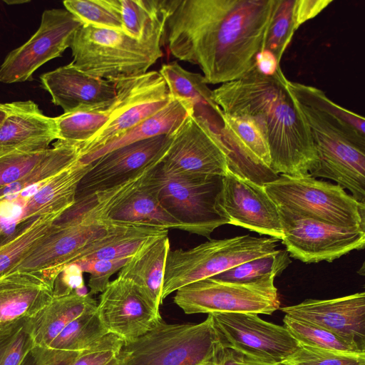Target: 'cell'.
I'll return each mask as SVG.
<instances>
[{"mask_svg": "<svg viewBox=\"0 0 365 365\" xmlns=\"http://www.w3.org/2000/svg\"><path fill=\"white\" fill-rule=\"evenodd\" d=\"M96 308L84 312L71 322L48 346L60 350L81 351L101 341L109 332L101 322Z\"/></svg>", "mask_w": 365, "mask_h": 365, "instance_id": "d6a6232c", "label": "cell"}, {"mask_svg": "<svg viewBox=\"0 0 365 365\" xmlns=\"http://www.w3.org/2000/svg\"><path fill=\"white\" fill-rule=\"evenodd\" d=\"M53 298V287L38 272L17 270L1 277L0 325L33 317Z\"/></svg>", "mask_w": 365, "mask_h": 365, "instance_id": "cb8c5ba5", "label": "cell"}, {"mask_svg": "<svg viewBox=\"0 0 365 365\" xmlns=\"http://www.w3.org/2000/svg\"><path fill=\"white\" fill-rule=\"evenodd\" d=\"M1 230H0V235H1Z\"/></svg>", "mask_w": 365, "mask_h": 365, "instance_id": "f5cc1de1", "label": "cell"}, {"mask_svg": "<svg viewBox=\"0 0 365 365\" xmlns=\"http://www.w3.org/2000/svg\"><path fill=\"white\" fill-rule=\"evenodd\" d=\"M165 19V9L163 18L140 38L118 30L83 25L70 46L71 63L88 74L113 83L144 74L163 55Z\"/></svg>", "mask_w": 365, "mask_h": 365, "instance_id": "277c9868", "label": "cell"}, {"mask_svg": "<svg viewBox=\"0 0 365 365\" xmlns=\"http://www.w3.org/2000/svg\"><path fill=\"white\" fill-rule=\"evenodd\" d=\"M106 365H120V363L115 356V357L110 361Z\"/></svg>", "mask_w": 365, "mask_h": 365, "instance_id": "816d5d0a", "label": "cell"}, {"mask_svg": "<svg viewBox=\"0 0 365 365\" xmlns=\"http://www.w3.org/2000/svg\"><path fill=\"white\" fill-rule=\"evenodd\" d=\"M173 135H158L133 143L96 159L81 180L76 199L120 185L158 164Z\"/></svg>", "mask_w": 365, "mask_h": 365, "instance_id": "2e32d148", "label": "cell"}, {"mask_svg": "<svg viewBox=\"0 0 365 365\" xmlns=\"http://www.w3.org/2000/svg\"><path fill=\"white\" fill-rule=\"evenodd\" d=\"M40 79L63 113L103 106L116 98L115 83L88 74L72 63L43 73Z\"/></svg>", "mask_w": 365, "mask_h": 365, "instance_id": "7402d4cb", "label": "cell"}, {"mask_svg": "<svg viewBox=\"0 0 365 365\" xmlns=\"http://www.w3.org/2000/svg\"><path fill=\"white\" fill-rule=\"evenodd\" d=\"M296 0H275L268 26L264 50L269 51L280 64L282 57L298 29L294 16Z\"/></svg>", "mask_w": 365, "mask_h": 365, "instance_id": "8d00e7d4", "label": "cell"}, {"mask_svg": "<svg viewBox=\"0 0 365 365\" xmlns=\"http://www.w3.org/2000/svg\"><path fill=\"white\" fill-rule=\"evenodd\" d=\"M123 344L120 337L108 333L96 344L81 351L72 365H106L115 357Z\"/></svg>", "mask_w": 365, "mask_h": 365, "instance_id": "7bdbcfd3", "label": "cell"}, {"mask_svg": "<svg viewBox=\"0 0 365 365\" xmlns=\"http://www.w3.org/2000/svg\"><path fill=\"white\" fill-rule=\"evenodd\" d=\"M157 165L116 203L100 215L98 220L112 224L182 230V225L165 210L159 200L155 176Z\"/></svg>", "mask_w": 365, "mask_h": 365, "instance_id": "603a6c76", "label": "cell"}, {"mask_svg": "<svg viewBox=\"0 0 365 365\" xmlns=\"http://www.w3.org/2000/svg\"><path fill=\"white\" fill-rule=\"evenodd\" d=\"M80 145L57 140L48 155L19 180L0 188V200L14 196L48 180L76 163L80 158Z\"/></svg>", "mask_w": 365, "mask_h": 365, "instance_id": "f546056e", "label": "cell"}, {"mask_svg": "<svg viewBox=\"0 0 365 365\" xmlns=\"http://www.w3.org/2000/svg\"><path fill=\"white\" fill-rule=\"evenodd\" d=\"M123 31L140 38L165 15L164 0H119Z\"/></svg>", "mask_w": 365, "mask_h": 365, "instance_id": "e575fe53", "label": "cell"}, {"mask_svg": "<svg viewBox=\"0 0 365 365\" xmlns=\"http://www.w3.org/2000/svg\"><path fill=\"white\" fill-rule=\"evenodd\" d=\"M244 359H245V365H283L281 363L280 364H274L260 363V362H257V361H252L250 359H247L245 357H244Z\"/></svg>", "mask_w": 365, "mask_h": 365, "instance_id": "f907efd6", "label": "cell"}, {"mask_svg": "<svg viewBox=\"0 0 365 365\" xmlns=\"http://www.w3.org/2000/svg\"><path fill=\"white\" fill-rule=\"evenodd\" d=\"M63 4L83 25L123 31L119 0H66Z\"/></svg>", "mask_w": 365, "mask_h": 365, "instance_id": "836d02e7", "label": "cell"}, {"mask_svg": "<svg viewBox=\"0 0 365 365\" xmlns=\"http://www.w3.org/2000/svg\"><path fill=\"white\" fill-rule=\"evenodd\" d=\"M264 187L277 206L331 225L365 229V204L356 201L339 185L310 175H280Z\"/></svg>", "mask_w": 365, "mask_h": 365, "instance_id": "52a82bcc", "label": "cell"}, {"mask_svg": "<svg viewBox=\"0 0 365 365\" xmlns=\"http://www.w3.org/2000/svg\"><path fill=\"white\" fill-rule=\"evenodd\" d=\"M277 208L282 243L294 259L305 263L331 262L352 250L364 247L365 229L336 226L284 207Z\"/></svg>", "mask_w": 365, "mask_h": 365, "instance_id": "30bf717a", "label": "cell"}, {"mask_svg": "<svg viewBox=\"0 0 365 365\" xmlns=\"http://www.w3.org/2000/svg\"><path fill=\"white\" fill-rule=\"evenodd\" d=\"M279 65L271 75L257 66L243 77L212 90L222 114L253 118L269 148L270 169L277 175L307 176L317 165V150L306 120Z\"/></svg>", "mask_w": 365, "mask_h": 365, "instance_id": "7a4b0ae2", "label": "cell"}, {"mask_svg": "<svg viewBox=\"0 0 365 365\" xmlns=\"http://www.w3.org/2000/svg\"><path fill=\"white\" fill-rule=\"evenodd\" d=\"M332 2V0H296L294 16L297 29L318 15Z\"/></svg>", "mask_w": 365, "mask_h": 365, "instance_id": "bcb514c9", "label": "cell"}, {"mask_svg": "<svg viewBox=\"0 0 365 365\" xmlns=\"http://www.w3.org/2000/svg\"><path fill=\"white\" fill-rule=\"evenodd\" d=\"M34 345L30 318L0 325V365H19Z\"/></svg>", "mask_w": 365, "mask_h": 365, "instance_id": "74e56055", "label": "cell"}, {"mask_svg": "<svg viewBox=\"0 0 365 365\" xmlns=\"http://www.w3.org/2000/svg\"><path fill=\"white\" fill-rule=\"evenodd\" d=\"M274 276L246 282H230L212 277L178 289L173 301L187 314L251 313L272 314L280 307Z\"/></svg>", "mask_w": 365, "mask_h": 365, "instance_id": "9c48e42d", "label": "cell"}, {"mask_svg": "<svg viewBox=\"0 0 365 365\" xmlns=\"http://www.w3.org/2000/svg\"><path fill=\"white\" fill-rule=\"evenodd\" d=\"M82 26L66 9L45 10L36 32L5 58L0 66V82L31 81L40 66L61 56L70 48L75 33Z\"/></svg>", "mask_w": 365, "mask_h": 365, "instance_id": "9a60e30c", "label": "cell"}, {"mask_svg": "<svg viewBox=\"0 0 365 365\" xmlns=\"http://www.w3.org/2000/svg\"><path fill=\"white\" fill-rule=\"evenodd\" d=\"M291 262L287 250H277L264 256L238 264L212 278L225 282H246L267 276L276 277Z\"/></svg>", "mask_w": 365, "mask_h": 365, "instance_id": "d590c367", "label": "cell"}, {"mask_svg": "<svg viewBox=\"0 0 365 365\" xmlns=\"http://www.w3.org/2000/svg\"><path fill=\"white\" fill-rule=\"evenodd\" d=\"M96 311L109 333L129 342L146 333L162 319L135 286L118 277L101 292Z\"/></svg>", "mask_w": 365, "mask_h": 365, "instance_id": "ac0fdd59", "label": "cell"}, {"mask_svg": "<svg viewBox=\"0 0 365 365\" xmlns=\"http://www.w3.org/2000/svg\"><path fill=\"white\" fill-rule=\"evenodd\" d=\"M83 272L76 263L66 266L57 276L53 287V297H62L85 288Z\"/></svg>", "mask_w": 365, "mask_h": 365, "instance_id": "f6af8a7d", "label": "cell"}, {"mask_svg": "<svg viewBox=\"0 0 365 365\" xmlns=\"http://www.w3.org/2000/svg\"><path fill=\"white\" fill-rule=\"evenodd\" d=\"M211 314L200 323L168 324L162 319L138 338L124 342L120 365H204L217 343Z\"/></svg>", "mask_w": 365, "mask_h": 365, "instance_id": "5b68a950", "label": "cell"}, {"mask_svg": "<svg viewBox=\"0 0 365 365\" xmlns=\"http://www.w3.org/2000/svg\"><path fill=\"white\" fill-rule=\"evenodd\" d=\"M283 323L299 344L340 351L364 353L357 351L330 331L303 320L285 314Z\"/></svg>", "mask_w": 365, "mask_h": 365, "instance_id": "f35d334b", "label": "cell"}, {"mask_svg": "<svg viewBox=\"0 0 365 365\" xmlns=\"http://www.w3.org/2000/svg\"><path fill=\"white\" fill-rule=\"evenodd\" d=\"M283 365H365V353L346 352L299 344Z\"/></svg>", "mask_w": 365, "mask_h": 365, "instance_id": "ab89813d", "label": "cell"}, {"mask_svg": "<svg viewBox=\"0 0 365 365\" xmlns=\"http://www.w3.org/2000/svg\"><path fill=\"white\" fill-rule=\"evenodd\" d=\"M97 307L88 293L53 297L43 309L30 318L31 335L35 345L48 346L51 342L74 319L84 312Z\"/></svg>", "mask_w": 365, "mask_h": 365, "instance_id": "4316f807", "label": "cell"}, {"mask_svg": "<svg viewBox=\"0 0 365 365\" xmlns=\"http://www.w3.org/2000/svg\"><path fill=\"white\" fill-rule=\"evenodd\" d=\"M279 65L274 56L268 51H262L256 57V66L264 74L274 73Z\"/></svg>", "mask_w": 365, "mask_h": 365, "instance_id": "c3c4849f", "label": "cell"}, {"mask_svg": "<svg viewBox=\"0 0 365 365\" xmlns=\"http://www.w3.org/2000/svg\"><path fill=\"white\" fill-rule=\"evenodd\" d=\"M275 0H164L169 53L197 66L206 83L237 80L264 50Z\"/></svg>", "mask_w": 365, "mask_h": 365, "instance_id": "6da1fadb", "label": "cell"}, {"mask_svg": "<svg viewBox=\"0 0 365 365\" xmlns=\"http://www.w3.org/2000/svg\"><path fill=\"white\" fill-rule=\"evenodd\" d=\"M219 343L245 358L264 364H280L299 346L284 326L251 313L210 314Z\"/></svg>", "mask_w": 365, "mask_h": 365, "instance_id": "8fae6325", "label": "cell"}, {"mask_svg": "<svg viewBox=\"0 0 365 365\" xmlns=\"http://www.w3.org/2000/svg\"><path fill=\"white\" fill-rule=\"evenodd\" d=\"M53 225V230L13 271L38 272L53 287L62 270L103 238L112 224L82 217Z\"/></svg>", "mask_w": 365, "mask_h": 365, "instance_id": "4fadbf2b", "label": "cell"}, {"mask_svg": "<svg viewBox=\"0 0 365 365\" xmlns=\"http://www.w3.org/2000/svg\"><path fill=\"white\" fill-rule=\"evenodd\" d=\"M118 97L101 106L83 108L56 117L58 140L81 145L93 137L107 123Z\"/></svg>", "mask_w": 365, "mask_h": 365, "instance_id": "4dcf8cb0", "label": "cell"}, {"mask_svg": "<svg viewBox=\"0 0 365 365\" xmlns=\"http://www.w3.org/2000/svg\"><path fill=\"white\" fill-rule=\"evenodd\" d=\"M7 114V109L6 103H0V126L5 119Z\"/></svg>", "mask_w": 365, "mask_h": 365, "instance_id": "681fc988", "label": "cell"}, {"mask_svg": "<svg viewBox=\"0 0 365 365\" xmlns=\"http://www.w3.org/2000/svg\"><path fill=\"white\" fill-rule=\"evenodd\" d=\"M160 163L155 170L159 200L182 230L209 237L216 228L230 223L218 204L223 176L183 177L165 171Z\"/></svg>", "mask_w": 365, "mask_h": 365, "instance_id": "ba28073f", "label": "cell"}, {"mask_svg": "<svg viewBox=\"0 0 365 365\" xmlns=\"http://www.w3.org/2000/svg\"><path fill=\"white\" fill-rule=\"evenodd\" d=\"M165 235H168V230L143 225L112 224L109 232L76 262L128 259L146 244Z\"/></svg>", "mask_w": 365, "mask_h": 365, "instance_id": "83f0119b", "label": "cell"}, {"mask_svg": "<svg viewBox=\"0 0 365 365\" xmlns=\"http://www.w3.org/2000/svg\"><path fill=\"white\" fill-rule=\"evenodd\" d=\"M169 251L168 235L158 237L128 259L118 272V277L131 282L157 309L163 302L162 289Z\"/></svg>", "mask_w": 365, "mask_h": 365, "instance_id": "d4e9b609", "label": "cell"}, {"mask_svg": "<svg viewBox=\"0 0 365 365\" xmlns=\"http://www.w3.org/2000/svg\"><path fill=\"white\" fill-rule=\"evenodd\" d=\"M50 148L32 153H11L0 155V188L27 175L49 153Z\"/></svg>", "mask_w": 365, "mask_h": 365, "instance_id": "60d3db41", "label": "cell"}, {"mask_svg": "<svg viewBox=\"0 0 365 365\" xmlns=\"http://www.w3.org/2000/svg\"><path fill=\"white\" fill-rule=\"evenodd\" d=\"M90 168L78 160L30 196L0 200V217L16 227L41 215L63 213L75 202L78 186Z\"/></svg>", "mask_w": 365, "mask_h": 365, "instance_id": "ffe728a7", "label": "cell"}, {"mask_svg": "<svg viewBox=\"0 0 365 365\" xmlns=\"http://www.w3.org/2000/svg\"><path fill=\"white\" fill-rule=\"evenodd\" d=\"M6 106L7 114L0 126V155L44 150L58 140L56 118L44 115L34 101Z\"/></svg>", "mask_w": 365, "mask_h": 365, "instance_id": "44dd1931", "label": "cell"}, {"mask_svg": "<svg viewBox=\"0 0 365 365\" xmlns=\"http://www.w3.org/2000/svg\"><path fill=\"white\" fill-rule=\"evenodd\" d=\"M204 365H245V359L242 354L217 341L212 357Z\"/></svg>", "mask_w": 365, "mask_h": 365, "instance_id": "7dc6e473", "label": "cell"}, {"mask_svg": "<svg viewBox=\"0 0 365 365\" xmlns=\"http://www.w3.org/2000/svg\"><path fill=\"white\" fill-rule=\"evenodd\" d=\"M287 87L304 116L317 153L313 178H324L365 203V120L331 101L318 88L287 79Z\"/></svg>", "mask_w": 365, "mask_h": 365, "instance_id": "3957f363", "label": "cell"}, {"mask_svg": "<svg viewBox=\"0 0 365 365\" xmlns=\"http://www.w3.org/2000/svg\"><path fill=\"white\" fill-rule=\"evenodd\" d=\"M80 353L34 345L19 365H72Z\"/></svg>", "mask_w": 365, "mask_h": 365, "instance_id": "ee69618b", "label": "cell"}, {"mask_svg": "<svg viewBox=\"0 0 365 365\" xmlns=\"http://www.w3.org/2000/svg\"><path fill=\"white\" fill-rule=\"evenodd\" d=\"M159 73L166 83L170 96L189 103L192 115L205 120L220 134L222 113L214 101L212 91L204 76L185 70L176 61L163 64Z\"/></svg>", "mask_w": 365, "mask_h": 365, "instance_id": "484cf974", "label": "cell"}, {"mask_svg": "<svg viewBox=\"0 0 365 365\" xmlns=\"http://www.w3.org/2000/svg\"><path fill=\"white\" fill-rule=\"evenodd\" d=\"M279 240L250 235L209 240L190 250L169 251L162 289L163 300L190 283L212 277L247 261L274 252Z\"/></svg>", "mask_w": 365, "mask_h": 365, "instance_id": "8992f818", "label": "cell"}, {"mask_svg": "<svg viewBox=\"0 0 365 365\" xmlns=\"http://www.w3.org/2000/svg\"><path fill=\"white\" fill-rule=\"evenodd\" d=\"M160 165L169 173L188 178L225 176L229 170L220 134L192 113L174 134Z\"/></svg>", "mask_w": 365, "mask_h": 365, "instance_id": "5bb4252c", "label": "cell"}, {"mask_svg": "<svg viewBox=\"0 0 365 365\" xmlns=\"http://www.w3.org/2000/svg\"><path fill=\"white\" fill-rule=\"evenodd\" d=\"M218 204L227 215L229 224L282 240L278 208L264 185L228 170L222 178Z\"/></svg>", "mask_w": 365, "mask_h": 365, "instance_id": "e0dca14e", "label": "cell"}, {"mask_svg": "<svg viewBox=\"0 0 365 365\" xmlns=\"http://www.w3.org/2000/svg\"><path fill=\"white\" fill-rule=\"evenodd\" d=\"M61 214L41 215L16 227L12 234L0 243V278L13 272L53 230Z\"/></svg>", "mask_w": 365, "mask_h": 365, "instance_id": "f1b7e54d", "label": "cell"}, {"mask_svg": "<svg viewBox=\"0 0 365 365\" xmlns=\"http://www.w3.org/2000/svg\"><path fill=\"white\" fill-rule=\"evenodd\" d=\"M286 315L322 327L365 353V293L306 299L279 308Z\"/></svg>", "mask_w": 365, "mask_h": 365, "instance_id": "d6986e66", "label": "cell"}, {"mask_svg": "<svg viewBox=\"0 0 365 365\" xmlns=\"http://www.w3.org/2000/svg\"><path fill=\"white\" fill-rule=\"evenodd\" d=\"M222 118L220 137L233 143L252 159L269 168L271 159L269 148L255 120L247 116L225 114H222Z\"/></svg>", "mask_w": 365, "mask_h": 365, "instance_id": "1f68e13d", "label": "cell"}, {"mask_svg": "<svg viewBox=\"0 0 365 365\" xmlns=\"http://www.w3.org/2000/svg\"><path fill=\"white\" fill-rule=\"evenodd\" d=\"M128 259L92 260L76 262L83 272L90 274L88 287L91 296L101 293L110 283V277L123 267Z\"/></svg>", "mask_w": 365, "mask_h": 365, "instance_id": "b9f144b4", "label": "cell"}, {"mask_svg": "<svg viewBox=\"0 0 365 365\" xmlns=\"http://www.w3.org/2000/svg\"><path fill=\"white\" fill-rule=\"evenodd\" d=\"M117 105L107 123L88 141L81 145L80 158L106 145L152 116L171 99L166 83L159 71L115 82Z\"/></svg>", "mask_w": 365, "mask_h": 365, "instance_id": "7c38bea8", "label": "cell"}]
</instances>
